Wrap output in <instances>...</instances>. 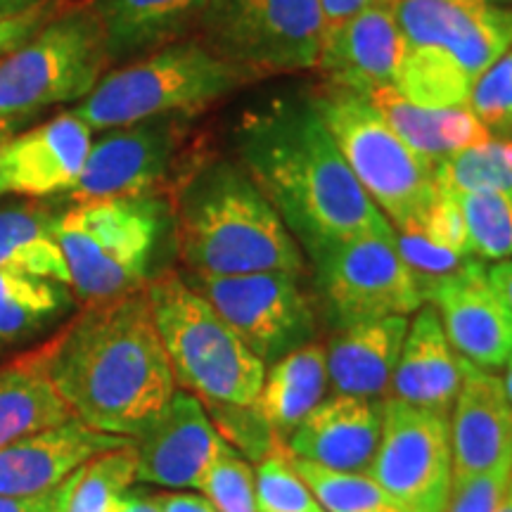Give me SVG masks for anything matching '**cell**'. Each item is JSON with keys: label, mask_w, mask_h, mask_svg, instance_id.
<instances>
[{"label": "cell", "mask_w": 512, "mask_h": 512, "mask_svg": "<svg viewBox=\"0 0 512 512\" xmlns=\"http://www.w3.org/2000/svg\"><path fill=\"white\" fill-rule=\"evenodd\" d=\"M463 377L465 358H460L446 339L437 309L422 304L408 323L387 396L451 418Z\"/></svg>", "instance_id": "cell-22"}, {"label": "cell", "mask_w": 512, "mask_h": 512, "mask_svg": "<svg viewBox=\"0 0 512 512\" xmlns=\"http://www.w3.org/2000/svg\"><path fill=\"white\" fill-rule=\"evenodd\" d=\"M467 107L491 133H512V48L475 81Z\"/></svg>", "instance_id": "cell-37"}, {"label": "cell", "mask_w": 512, "mask_h": 512, "mask_svg": "<svg viewBox=\"0 0 512 512\" xmlns=\"http://www.w3.org/2000/svg\"><path fill=\"white\" fill-rule=\"evenodd\" d=\"M446 339L472 366L498 373L512 356V311L486 280L484 261L467 264L425 292Z\"/></svg>", "instance_id": "cell-16"}, {"label": "cell", "mask_w": 512, "mask_h": 512, "mask_svg": "<svg viewBox=\"0 0 512 512\" xmlns=\"http://www.w3.org/2000/svg\"><path fill=\"white\" fill-rule=\"evenodd\" d=\"M112 512H162V510H159L155 496L128 489L126 494L114 503Z\"/></svg>", "instance_id": "cell-44"}, {"label": "cell", "mask_w": 512, "mask_h": 512, "mask_svg": "<svg viewBox=\"0 0 512 512\" xmlns=\"http://www.w3.org/2000/svg\"><path fill=\"white\" fill-rule=\"evenodd\" d=\"M408 316H389L347 325L332 332L325 358L332 394L382 399L389 394Z\"/></svg>", "instance_id": "cell-23"}, {"label": "cell", "mask_w": 512, "mask_h": 512, "mask_svg": "<svg viewBox=\"0 0 512 512\" xmlns=\"http://www.w3.org/2000/svg\"><path fill=\"white\" fill-rule=\"evenodd\" d=\"M323 31L318 0H207L195 38L254 83L316 69Z\"/></svg>", "instance_id": "cell-10"}, {"label": "cell", "mask_w": 512, "mask_h": 512, "mask_svg": "<svg viewBox=\"0 0 512 512\" xmlns=\"http://www.w3.org/2000/svg\"><path fill=\"white\" fill-rule=\"evenodd\" d=\"M496 512H512V472H510L508 484H505V491H503L501 501H498Z\"/></svg>", "instance_id": "cell-47"}, {"label": "cell", "mask_w": 512, "mask_h": 512, "mask_svg": "<svg viewBox=\"0 0 512 512\" xmlns=\"http://www.w3.org/2000/svg\"><path fill=\"white\" fill-rule=\"evenodd\" d=\"M505 373H503V377H501V382H503V389H505V396H508V401H510V406H512V356H510V361L505 363Z\"/></svg>", "instance_id": "cell-48"}, {"label": "cell", "mask_w": 512, "mask_h": 512, "mask_svg": "<svg viewBox=\"0 0 512 512\" xmlns=\"http://www.w3.org/2000/svg\"><path fill=\"white\" fill-rule=\"evenodd\" d=\"M292 463L325 512H401L368 475L330 470L297 456Z\"/></svg>", "instance_id": "cell-33"}, {"label": "cell", "mask_w": 512, "mask_h": 512, "mask_svg": "<svg viewBox=\"0 0 512 512\" xmlns=\"http://www.w3.org/2000/svg\"><path fill=\"white\" fill-rule=\"evenodd\" d=\"M368 100L396 136L430 162L494 138L467 105L420 107L401 98L394 86L370 93Z\"/></svg>", "instance_id": "cell-25"}, {"label": "cell", "mask_w": 512, "mask_h": 512, "mask_svg": "<svg viewBox=\"0 0 512 512\" xmlns=\"http://www.w3.org/2000/svg\"><path fill=\"white\" fill-rule=\"evenodd\" d=\"M46 3H50V0H0V22L3 19L27 15V12L41 8Z\"/></svg>", "instance_id": "cell-45"}, {"label": "cell", "mask_w": 512, "mask_h": 512, "mask_svg": "<svg viewBox=\"0 0 512 512\" xmlns=\"http://www.w3.org/2000/svg\"><path fill=\"white\" fill-rule=\"evenodd\" d=\"M320 12H323L325 27L332 24L347 22V19L356 17L358 12L370 8H382V5H392L394 0H318Z\"/></svg>", "instance_id": "cell-40"}, {"label": "cell", "mask_w": 512, "mask_h": 512, "mask_svg": "<svg viewBox=\"0 0 512 512\" xmlns=\"http://www.w3.org/2000/svg\"><path fill=\"white\" fill-rule=\"evenodd\" d=\"M434 183L453 195L512 190V138H491L437 159Z\"/></svg>", "instance_id": "cell-31"}, {"label": "cell", "mask_w": 512, "mask_h": 512, "mask_svg": "<svg viewBox=\"0 0 512 512\" xmlns=\"http://www.w3.org/2000/svg\"><path fill=\"white\" fill-rule=\"evenodd\" d=\"M320 304L332 328L389 316H411L422 297L413 273L396 252V240L351 238L311 249Z\"/></svg>", "instance_id": "cell-12"}, {"label": "cell", "mask_w": 512, "mask_h": 512, "mask_svg": "<svg viewBox=\"0 0 512 512\" xmlns=\"http://www.w3.org/2000/svg\"><path fill=\"white\" fill-rule=\"evenodd\" d=\"M200 491L216 512H259L254 470L230 444L211 465Z\"/></svg>", "instance_id": "cell-35"}, {"label": "cell", "mask_w": 512, "mask_h": 512, "mask_svg": "<svg viewBox=\"0 0 512 512\" xmlns=\"http://www.w3.org/2000/svg\"><path fill=\"white\" fill-rule=\"evenodd\" d=\"M93 128L74 112L0 143V171L10 192L50 197L67 192L83 171L93 145Z\"/></svg>", "instance_id": "cell-18"}, {"label": "cell", "mask_w": 512, "mask_h": 512, "mask_svg": "<svg viewBox=\"0 0 512 512\" xmlns=\"http://www.w3.org/2000/svg\"><path fill=\"white\" fill-rule=\"evenodd\" d=\"M486 280L512 311V259L496 261L494 266L486 268Z\"/></svg>", "instance_id": "cell-43"}, {"label": "cell", "mask_w": 512, "mask_h": 512, "mask_svg": "<svg viewBox=\"0 0 512 512\" xmlns=\"http://www.w3.org/2000/svg\"><path fill=\"white\" fill-rule=\"evenodd\" d=\"M254 484L259 512H325L309 484L294 470L292 451L283 441L259 460Z\"/></svg>", "instance_id": "cell-34"}, {"label": "cell", "mask_w": 512, "mask_h": 512, "mask_svg": "<svg viewBox=\"0 0 512 512\" xmlns=\"http://www.w3.org/2000/svg\"><path fill=\"white\" fill-rule=\"evenodd\" d=\"M22 124L19 119H8V117H0V143H5V140L12 138V133H15V128Z\"/></svg>", "instance_id": "cell-46"}, {"label": "cell", "mask_w": 512, "mask_h": 512, "mask_svg": "<svg viewBox=\"0 0 512 512\" xmlns=\"http://www.w3.org/2000/svg\"><path fill=\"white\" fill-rule=\"evenodd\" d=\"M110 69L105 34L91 3L57 12L0 60V117L22 121L46 107L81 102Z\"/></svg>", "instance_id": "cell-9"}, {"label": "cell", "mask_w": 512, "mask_h": 512, "mask_svg": "<svg viewBox=\"0 0 512 512\" xmlns=\"http://www.w3.org/2000/svg\"><path fill=\"white\" fill-rule=\"evenodd\" d=\"M72 287L0 268V349L36 337L74 304Z\"/></svg>", "instance_id": "cell-29"}, {"label": "cell", "mask_w": 512, "mask_h": 512, "mask_svg": "<svg viewBox=\"0 0 512 512\" xmlns=\"http://www.w3.org/2000/svg\"><path fill=\"white\" fill-rule=\"evenodd\" d=\"M491 5H498V8H501V5H512V0H489Z\"/></svg>", "instance_id": "cell-50"}, {"label": "cell", "mask_w": 512, "mask_h": 512, "mask_svg": "<svg viewBox=\"0 0 512 512\" xmlns=\"http://www.w3.org/2000/svg\"><path fill=\"white\" fill-rule=\"evenodd\" d=\"M131 441L93 430L76 418L27 434L0 448V496L48 494L86 460Z\"/></svg>", "instance_id": "cell-19"}, {"label": "cell", "mask_w": 512, "mask_h": 512, "mask_svg": "<svg viewBox=\"0 0 512 512\" xmlns=\"http://www.w3.org/2000/svg\"><path fill=\"white\" fill-rule=\"evenodd\" d=\"M72 418L50 380L46 344L0 366V448Z\"/></svg>", "instance_id": "cell-26"}, {"label": "cell", "mask_w": 512, "mask_h": 512, "mask_svg": "<svg viewBox=\"0 0 512 512\" xmlns=\"http://www.w3.org/2000/svg\"><path fill=\"white\" fill-rule=\"evenodd\" d=\"M192 131L188 114H166L107 128L91 145L83 171L67 197L74 204L152 195L169 181Z\"/></svg>", "instance_id": "cell-14"}, {"label": "cell", "mask_w": 512, "mask_h": 512, "mask_svg": "<svg viewBox=\"0 0 512 512\" xmlns=\"http://www.w3.org/2000/svg\"><path fill=\"white\" fill-rule=\"evenodd\" d=\"M171 219L190 273L306 275L302 247L240 162L192 159L174 185Z\"/></svg>", "instance_id": "cell-3"}, {"label": "cell", "mask_w": 512, "mask_h": 512, "mask_svg": "<svg viewBox=\"0 0 512 512\" xmlns=\"http://www.w3.org/2000/svg\"><path fill=\"white\" fill-rule=\"evenodd\" d=\"M453 482L512 463V406L496 373L465 361L451 418Z\"/></svg>", "instance_id": "cell-21"}, {"label": "cell", "mask_w": 512, "mask_h": 512, "mask_svg": "<svg viewBox=\"0 0 512 512\" xmlns=\"http://www.w3.org/2000/svg\"><path fill=\"white\" fill-rule=\"evenodd\" d=\"M155 501L162 512H216L207 498L200 494H157Z\"/></svg>", "instance_id": "cell-41"}, {"label": "cell", "mask_w": 512, "mask_h": 512, "mask_svg": "<svg viewBox=\"0 0 512 512\" xmlns=\"http://www.w3.org/2000/svg\"><path fill=\"white\" fill-rule=\"evenodd\" d=\"M46 351L74 418L117 437L136 439L178 389L145 290L86 304Z\"/></svg>", "instance_id": "cell-2"}, {"label": "cell", "mask_w": 512, "mask_h": 512, "mask_svg": "<svg viewBox=\"0 0 512 512\" xmlns=\"http://www.w3.org/2000/svg\"><path fill=\"white\" fill-rule=\"evenodd\" d=\"M183 278L219 311L264 366L313 342L316 297L306 290L302 273H188Z\"/></svg>", "instance_id": "cell-11"}, {"label": "cell", "mask_w": 512, "mask_h": 512, "mask_svg": "<svg viewBox=\"0 0 512 512\" xmlns=\"http://www.w3.org/2000/svg\"><path fill=\"white\" fill-rule=\"evenodd\" d=\"M247 83L200 38H183L110 69L72 112L93 131L166 114L195 117Z\"/></svg>", "instance_id": "cell-7"}, {"label": "cell", "mask_w": 512, "mask_h": 512, "mask_svg": "<svg viewBox=\"0 0 512 512\" xmlns=\"http://www.w3.org/2000/svg\"><path fill=\"white\" fill-rule=\"evenodd\" d=\"M62 10L64 0H50V3L27 12V15L3 19V22H0V60H3L5 55H10L12 50L24 46L31 36H36L38 31L46 27L50 19Z\"/></svg>", "instance_id": "cell-39"}, {"label": "cell", "mask_w": 512, "mask_h": 512, "mask_svg": "<svg viewBox=\"0 0 512 512\" xmlns=\"http://www.w3.org/2000/svg\"><path fill=\"white\" fill-rule=\"evenodd\" d=\"M226 444L207 406L178 387L164 411L133 439L136 479L164 489L200 491Z\"/></svg>", "instance_id": "cell-15"}, {"label": "cell", "mask_w": 512, "mask_h": 512, "mask_svg": "<svg viewBox=\"0 0 512 512\" xmlns=\"http://www.w3.org/2000/svg\"><path fill=\"white\" fill-rule=\"evenodd\" d=\"M403 60V36L392 5L358 12L347 22L323 31L316 72L325 91H342L368 98L394 86Z\"/></svg>", "instance_id": "cell-17"}, {"label": "cell", "mask_w": 512, "mask_h": 512, "mask_svg": "<svg viewBox=\"0 0 512 512\" xmlns=\"http://www.w3.org/2000/svg\"><path fill=\"white\" fill-rule=\"evenodd\" d=\"M207 0H91L112 67L195 34Z\"/></svg>", "instance_id": "cell-24"}, {"label": "cell", "mask_w": 512, "mask_h": 512, "mask_svg": "<svg viewBox=\"0 0 512 512\" xmlns=\"http://www.w3.org/2000/svg\"><path fill=\"white\" fill-rule=\"evenodd\" d=\"M396 252L413 273L415 285H418L422 302H425V292L432 285L460 271L467 261L475 256H467L456 249L437 245L430 238L418 233V230H406V233H396Z\"/></svg>", "instance_id": "cell-36"}, {"label": "cell", "mask_w": 512, "mask_h": 512, "mask_svg": "<svg viewBox=\"0 0 512 512\" xmlns=\"http://www.w3.org/2000/svg\"><path fill=\"white\" fill-rule=\"evenodd\" d=\"M368 477L401 512H444L453 489L448 418L384 401L382 437Z\"/></svg>", "instance_id": "cell-13"}, {"label": "cell", "mask_w": 512, "mask_h": 512, "mask_svg": "<svg viewBox=\"0 0 512 512\" xmlns=\"http://www.w3.org/2000/svg\"><path fill=\"white\" fill-rule=\"evenodd\" d=\"M313 105L351 174L396 233L418 228L437 195L434 162L403 143L363 95L323 88Z\"/></svg>", "instance_id": "cell-8"}, {"label": "cell", "mask_w": 512, "mask_h": 512, "mask_svg": "<svg viewBox=\"0 0 512 512\" xmlns=\"http://www.w3.org/2000/svg\"><path fill=\"white\" fill-rule=\"evenodd\" d=\"M467 249L479 261L512 259V190L456 195Z\"/></svg>", "instance_id": "cell-32"}, {"label": "cell", "mask_w": 512, "mask_h": 512, "mask_svg": "<svg viewBox=\"0 0 512 512\" xmlns=\"http://www.w3.org/2000/svg\"><path fill=\"white\" fill-rule=\"evenodd\" d=\"M403 60L394 88L420 107H465L475 81L512 48V10L489 0H394Z\"/></svg>", "instance_id": "cell-4"}, {"label": "cell", "mask_w": 512, "mask_h": 512, "mask_svg": "<svg viewBox=\"0 0 512 512\" xmlns=\"http://www.w3.org/2000/svg\"><path fill=\"white\" fill-rule=\"evenodd\" d=\"M510 472L512 463H503L477 477L453 482L444 512H496Z\"/></svg>", "instance_id": "cell-38"}, {"label": "cell", "mask_w": 512, "mask_h": 512, "mask_svg": "<svg viewBox=\"0 0 512 512\" xmlns=\"http://www.w3.org/2000/svg\"><path fill=\"white\" fill-rule=\"evenodd\" d=\"M145 292L178 387L216 406L254 403L266 368L219 311L176 271L155 275Z\"/></svg>", "instance_id": "cell-6"}, {"label": "cell", "mask_w": 512, "mask_h": 512, "mask_svg": "<svg viewBox=\"0 0 512 512\" xmlns=\"http://www.w3.org/2000/svg\"><path fill=\"white\" fill-rule=\"evenodd\" d=\"M328 389L325 347L309 342L273 363L252 406L275 439H283L325 399Z\"/></svg>", "instance_id": "cell-27"}, {"label": "cell", "mask_w": 512, "mask_h": 512, "mask_svg": "<svg viewBox=\"0 0 512 512\" xmlns=\"http://www.w3.org/2000/svg\"><path fill=\"white\" fill-rule=\"evenodd\" d=\"M57 214L38 204H0V268L57 280L72 287L55 235Z\"/></svg>", "instance_id": "cell-28"}, {"label": "cell", "mask_w": 512, "mask_h": 512, "mask_svg": "<svg viewBox=\"0 0 512 512\" xmlns=\"http://www.w3.org/2000/svg\"><path fill=\"white\" fill-rule=\"evenodd\" d=\"M384 401L332 394L287 437L292 456L339 472L368 475L382 437Z\"/></svg>", "instance_id": "cell-20"}, {"label": "cell", "mask_w": 512, "mask_h": 512, "mask_svg": "<svg viewBox=\"0 0 512 512\" xmlns=\"http://www.w3.org/2000/svg\"><path fill=\"white\" fill-rule=\"evenodd\" d=\"M0 512H55V489L41 496H0Z\"/></svg>", "instance_id": "cell-42"}, {"label": "cell", "mask_w": 512, "mask_h": 512, "mask_svg": "<svg viewBox=\"0 0 512 512\" xmlns=\"http://www.w3.org/2000/svg\"><path fill=\"white\" fill-rule=\"evenodd\" d=\"M5 192H10V190H8V183H5V178H3V171H0V197H3Z\"/></svg>", "instance_id": "cell-49"}, {"label": "cell", "mask_w": 512, "mask_h": 512, "mask_svg": "<svg viewBox=\"0 0 512 512\" xmlns=\"http://www.w3.org/2000/svg\"><path fill=\"white\" fill-rule=\"evenodd\" d=\"M169 216L159 192L74 204L57 214L55 235L74 297L93 304L145 290Z\"/></svg>", "instance_id": "cell-5"}, {"label": "cell", "mask_w": 512, "mask_h": 512, "mask_svg": "<svg viewBox=\"0 0 512 512\" xmlns=\"http://www.w3.org/2000/svg\"><path fill=\"white\" fill-rule=\"evenodd\" d=\"M136 482V451L131 444L86 460L55 489V512H112L114 503Z\"/></svg>", "instance_id": "cell-30"}, {"label": "cell", "mask_w": 512, "mask_h": 512, "mask_svg": "<svg viewBox=\"0 0 512 512\" xmlns=\"http://www.w3.org/2000/svg\"><path fill=\"white\" fill-rule=\"evenodd\" d=\"M235 155L306 252L351 238L396 240L392 223L351 174L313 98L247 112L235 128Z\"/></svg>", "instance_id": "cell-1"}]
</instances>
